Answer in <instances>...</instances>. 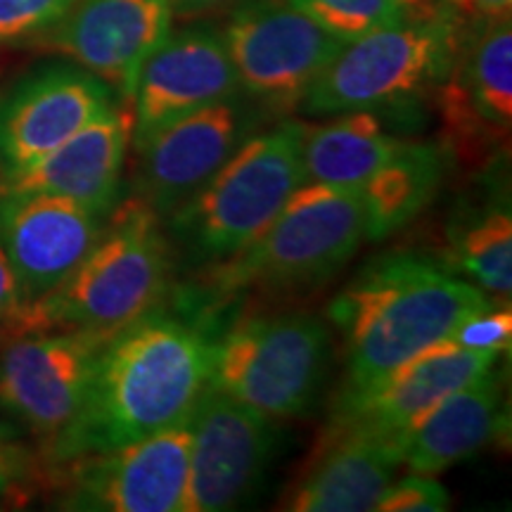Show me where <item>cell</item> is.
Wrapping results in <instances>:
<instances>
[{
    "mask_svg": "<svg viewBox=\"0 0 512 512\" xmlns=\"http://www.w3.org/2000/svg\"><path fill=\"white\" fill-rule=\"evenodd\" d=\"M363 240L366 211L358 188L306 181L242 252L202 266V297L219 302L252 290H313L342 271Z\"/></svg>",
    "mask_w": 512,
    "mask_h": 512,
    "instance_id": "277c9868",
    "label": "cell"
},
{
    "mask_svg": "<svg viewBox=\"0 0 512 512\" xmlns=\"http://www.w3.org/2000/svg\"><path fill=\"white\" fill-rule=\"evenodd\" d=\"M107 339L88 330L27 332L0 349V411L34 434L43 456L79 415Z\"/></svg>",
    "mask_w": 512,
    "mask_h": 512,
    "instance_id": "9c48e42d",
    "label": "cell"
},
{
    "mask_svg": "<svg viewBox=\"0 0 512 512\" xmlns=\"http://www.w3.org/2000/svg\"><path fill=\"white\" fill-rule=\"evenodd\" d=\"M76 0H0V46L34 41L67 15Z\"/></svg>",
    "mask_w": 512,
    "mask_h": 512,
    "instance_id": "484cf974",
    "label": "cell"
},
{
    "mask_svg": "<svg viewBox=\"0 0 512 512\" xmlns=\"http://www.w3.org/2000/svg\"><path fill=\"white\" fill-rule=\"evenodd\" d=\"M451 342L470 351H486V354H508L512 344V311L510 304L486 306L458 325L451 335Z\"/></svg>",
    "mask_w": 512,
    "mask_h": 512,
    "instance_id": "4316f807",
    "label": "cell"
},
{
    "mask_svg": "<svg viewBox=\"0 0 512 512\" xmlns=\"http://www.w3.org/2000/svg\"><path fill=\"white\" fill-rule=\"evenodd\" d=\"M19 439V430L12 420H3L0 418V441H12Z\"/></svg>",
    "mask_w": 512,
    "mask_h": 512,
    "instance_id": "836d02e7",
    "label": "cell"
},
{
    "mask_svg": "<svg viewBox=\"0 0 512 512\" xmlns=\"http://www.w3.org/2000/svg\"><path fill=\"white\" fill-rule=\"evenodd\" d=\"M451 508V496L434 475H413L396 479L384 489L377 512H444Z\"/></svg>",
    "mask_w": 512,
    "mask_h": 512,
    "instance_id": "83f0119b",
    "label": "cell"
},
{
    "mask_svg": "<svg viewBox=\"0 0 512 512\" xmlns=\"http://www.w3.org/2000/svg\"><path fill=\"white\" fill-rule=\"evenodd\" d=\"M446 88L451 124L463 121L496 138H508L512 124V27L510 17L484 19Z\"/></svg>",
    "mask_w": 512,
    "mask_h": 512,
    "instance_id": "44dd1931",
    "label": "cell"
},
{
    "mask_svg": "<svg viewBox=\"0 0 512 512\" xmlns=\"http://www.w3.org/2000/svg\"><path fill=\"white\" fill-rule=\"evenodd\" d=\"M112 88L79 64H46L0 98V178L29 169L110 110Z\"/></svg>",
    "mask_w": 512,
    "mask_h": 512,
    "instance_id": "4fadbf2b",
    "label": "cell"
},
{
    "mask_svg": "<svg viewBox=\"0 0 512 512\" xmlns=\"http://www.w3.org/2000/svg\"><path fill=\"white\" fill-rule=\"evenodd\" d=\"M22 294H19V285L12 271L8 256L0 249V325L8 323L15 313L22 309Z\"/></svg>",
    "mask_w": 512,
    "mask_h": 512,
    "instance_id": "f546056e",
    "label": "cell"
},
{
    "mask_svg": "<svg viewBox=\"0 0 512 512\" xmlns=\"http://www.w3.org/2000/svg\"><path fill=\"white\" fill-rule=\"evenodd\" d=\"M38 460L19 439L0 441V503L22 501L36 482Z\"/></svg>",
    "mask_w": 512,
    "mask_h": 512,
    "instance_id": "f1b7e54d",
    "label": "cell"
},
{
    "mask_svg": "<svg viewBox=\"0 0 512 512\" xmlns=\"http://www.w3.org/2000/svg\"><path fill=\"white\" fill-rule=\"evenodd\" d=\"M211 328L162 306L110 335L79 415L43 456L60 465L188 425L209 382Z\"/></svg>",
    "mask_w": 512,
    "mask_h": 512,
    "instance_id": "6da1fadb",
    "label": "cell"
},
{
    "mask_svg": "<svg viewBox=\"0 0 512 512\" xmlns=\"http://www.w3.org/2000/svg\"><path fill=\"white\" fill-rule=\"evenodd\" d=\"M458 53V24L441 8L347 41L304 93L309 117L377 110L413 98L448 74Z\"/></svg>",
    "mask_w": 512,
    "mask_h": 512,
    "instance_id": "52a82bcc",
    "label": "cell"
},
{
    "mask_svg": "<svg viewBox=\"0 0 512 512\" xmlns=\"http://www.w3.org/2000/svg\"><path fill=\"white\" fill-rule=\"evenodd\" d=\"M240 91L292 110L347 41L290 0H238L221 29Z\"/></svg>",
    "mask_w": 512,
    "mask_h": 512,
    "instance_id": "ba28073f",
    "label": "cell"
},
{
    "mask_svg": "<svg viewBox=\"0 0 512 512\" xmlns=\"http://www.w3.org/2000/svg\"><path fill=\"white\" fill-rule=\"evenodd\" d=\"M240 81L219 29L195 24L169 31L145 57L131 95L133 145L185 114L235 98Z\"/></svg>",
    "mask_w": 512,
    "mask_h": 512,
    "instance_id": "9a60e30c",
    "label": "cell"
},
{
    "mask_svg": "<svg viewBox=\"0 0 512 512\" xmlns=\"http://www.w3.org/2000/svg\"><path fill=\"white\" fill-rule=\"evenodd\" d=\"M169 3L174 17L197 19L202 15H209V12L228 8V5H235L238 0H169Z\"/></svg>",
    "mask_w": 512,
    "mask_h": 512,
    "instance_id": "4dcf8cb0",
    "label": "cell"
},
{
    "mask_svg": "<svg viewBox=\"0 0 512 512\" xmlns=\"http://www.w3.org/2000/svg\"><path fill=\"white\" fill-rule=\"evenodd\" d=\"M446 155L432 143H403L373 176L358 185L366 211V240L380 242L434 200L444 181Z\"/></svg>",
    "mask_w": 512,
    "mask_h": 512,
    "instance_id": "603a6c76",
    "label": "cell"
},
{
    "mask_svg": "<svg viewBox=\"0 0 512 512\" xmlns=\"http://www.w3.org/2000/svg\"><path fill=\"white\" fill-rule=\"evenodd\" d=\"M453 3L482 19L510 17L512 10V0H453Z\"/></svg>",
    "mask_w": 512,
    "mask_h": 512,
    "instance_id": "1f68e13d",
    "label": "cell"
},
{
    "mask_svg": "<svg viewBox=\"0 0 512 512\" xmlns=\"http://www.w3.org/2000/svg\"><path fill=\"white\" fill-rule=\"evenodd\" d=\"M256 121L238 95L169 121L136 145L138 197L166 219L238 152Z\"/></svg>",
    "mask_w": 512,
    "mask_h": 512,
    "instance_id": "7c38bea8",
    "label": "cell"
},
{
    "mask_svg": "<svg viewBox=\"0 0 512 512\" xmlns=\"http://www.w3.org/2000/svg\"><path fill=\"white\" fill-rule=\"evenodd\" d=\"M188 425L107 451L86 453L60 470V508L88 512H185Z\"/></svg>",
    "mask_w": 512,
    "mask_h": 512,
    "instance_id": "30bf717a",
    "label": "cell"
},
{
    "mask_svg": "<svg viewBox=\"0 0 512 512\" xmlns=\"http://www.w3.org/2000/svg\"><path fill=\"white\" fill-rule=\"evenodd\" d=\"M508 425L503 377L496 366L444 396L403 446V465L420 475H441L501 437Z\"/></svg>",
    "mask_w": 512,
    "mask_h": 512,
    "instance_id": "ffe728a7",
    "label": "cell"
},
{
    "mask_svg": "<svg viewBox=\"0 0 512 512\" xmlns=\"http://www.w3.org/2000/svg\"><path fill=\"white\" fill-rule=\"evenodd\" d=\"M399 138L384 128L380 114L356 110L335 114L328 124H304L302 162L309 183L358 188L394 155Z\"/></svg>",
    "mask_w": 512,
    "mask_h": 512,
    "instance_id": "7402d4cb",
    "label": "cell"
},
{
    "mask_svg": "<svg viewBox=\"0 0 512 512\" xmlns=\"http://www.w3.org/2000/svg\"><path fill=\"white\" fill-rule=\"evenodd\" d=\"M403 3L413 17H427L444 8L446 0H403Z\"/></svg>",
    "mask_w": 512,
    "mask_h": 512,
    "instance_id": "d6a6232c",
    "label": "cell"
},
{
    "mask_svg": "<svg viewBox=\"0 0 512 512\" xmlns=\"http://www.w3.org/2000/svg\"><path fill=\"white\" fill-rule=\"evenodd\" d=\"M486 306L491 299L446 261L413 252L375 259L328 306L344 351L337 401L368 392Z\"/></svg>",
    "mask_w": 512,
    "mask_h": 512,
    "instance_id": "7a4b0ae2",
    "label": "cell"
},
{
    "mask_svg": "<svg viewBox=\"0 0 512 512\" xmlns=\"http://www.w3.org/2000/svg\"><path fill=\"white\" fill-rule=\"evenodd\" d=\"M188 430L185 512H226L245 505L264 482L278 448L275 420L207 382Z\"/></svg>",
    "mask_w": 512,
    "mask_h": 512,
    "instance_id": "8fae6325",
    "label": "cell"
},
{
    "mask_svg": "<svg viewBox=\"0 0 512 512\" xmlns=\"http://www.w3.org/2000/svg\"><path fill=\"white\" fill-rule=\"evenodd\" d=\"M304 124L252 133L233 157L166 216L171 247L188 264L209 266L242 252L306 183Z\"/></svg>",
    "mask_w": 512,
    "mask_h": 512,
    "instance_id": "5b68a950",
    "label": "cell"
},
{
    "mask_svg": "<svg viewBox=\"0 0 512 512\" xmlns=\"http://www.w3.org/2000/svg\"><path fill=\"white\" fill-rule=\"evenodd\" d=\"M174 247L162 219L140 197L117 202L102 235L53 292L24 304L0 335L50 330H88L112 335L169 294Z\"/></svg>",
    "mask_w": 512,
    "mask_h": 512,
    "instance_id": "3957f363",
    "label": "cell"
},
{
    "mask_svg": "<svg viewBox=\"0 0 512 512\" xmlns=\"http://www.w3.org/2000/svg\"><path fill=\"white\" fill-rule=\"evenodd\" d=\"M403 453L394 441L358 425L332 418L313 448L302 475L283 496L280 510L368 512L396 479Z\"/></svg>",
    "mask_w": 512,
    "mask_h": 512,
    "instance_id": "e0dca14e",
    "label": "cell"
},
{
    "mask_svg": "<svg viewBox=\"0 0 512 512\" xmlns=\"http://www.w3.org/2000/svg\"><path fill=\"white\" fill-rule=\"evenodd\" d=\"M107 216L64 197L0 190V249L24 304L46 297L81 264Z\"/></svg>",
    "mask_w": 512,
    "mask_h": 512,
    "instance_id": "2e32d148",
    "label": "cell"
},
{
    "mask_svg": "<svg viewBox=\"0 0 512 512\" xmlns=\"http://www.w3.org/2000/svg\"><path fill=\"white\" fill-rule=\"evenodd\" d=\"M451 268L472 285L508 302L512 292V219L508 207L484 209L456 230Z\"/></svg>",
    "mask_w": 512,
    "mask_h": 512,
    "instance_id": "cb8c5ba5",
    "label": "cell"
},
{
    "mask_svg": "<svg viewBox=\"0 0 512 512\" xmlns=\"http://www.w3.org/2000/svg\"><path fill=\"white\" fill-rule=\"evenodd\" d=\"M498 358H501L498 354L470 351L451 339H444L420 351L368 392L337 401L332 418L358 422L380 437L394 441L403 453V446L422 418L444 396L494 368Z\"/></svg>",
    "mask_w": 512,
    "mask_h": 512,
    "instance_id": "ac0fdd59",
    "label": "cell"
},
{
    "mask_svg": "<svg viewBox=\"0 0 512 512\" xmlns=\"http://www.w3.org/2000/svg\"><path fill=\"white\" fill-rule=\"evenodd\" d=\"M328 358V328L311 313H247L211 330L209 384L273 420L302 418Z\"/></svg>",
    "mask_w": 512,
    "mask_h": 512,
    "instance_id": "8992f818",
    "label": "cell"
},
{
    "mask_svg": "<svg viewBox=\"0 0 512 512\" xmlns=\"http://www.w3.org/2000/svg\"><path fill=\"white\" fill-rule=\"evenodd\" d=\"M290 3L342 41H354L370 31L394 27L413 17L403 0H290Z\"/></svg>",
    "mask_w": 512,
    "mask_h": 512,
    "instance_id": "d4e9b609",
    "label": "cell"
},
{
    "mask_svg": "<svg viewBox=\"0 0 512 512\" xmlns=\"http://www.w3.org/2000/svg\"><path fill=\"white\" fill-rule=\"evenodd\" d=\"M131 133V105H112L29 169L0 178V190L64 197L107 216L119 202Z\"/></svg>",
    "mask_w": 512,
    "mask_h": 512,
    "instance_id": "d6986e66",
    "label": "cell"
},
{
    "mask_svg": "<svg viewBox=\"0 0 512 512\" xmlns=\"http://www.w3.org/2000/svg\"><path fill=\"white\" fill-rule=\"evenodd\" d=\"M451 3H453V0H451Z\"/></svg>",
    "mask_w": 512,
    "mask_h": 512,
    "instance_id": "e575fe53",
    "label": "cell"
},
{
    "mask_svg": "<svg viewBox=\"0 0 512 512\" xmlns=\"http://www.w3.org/2000/svg\"><path fill=\"white\" fill-rule=\"evenodd\" d=\"M171 22L169 0H76L34 43L69 57L131 102L140 67Z\"/></svg>",
    "mask_w": 512,
    "mask_h": 512,
    "instance_id": "5bb4252c",
    "label": "cell"
}]
</instances>
